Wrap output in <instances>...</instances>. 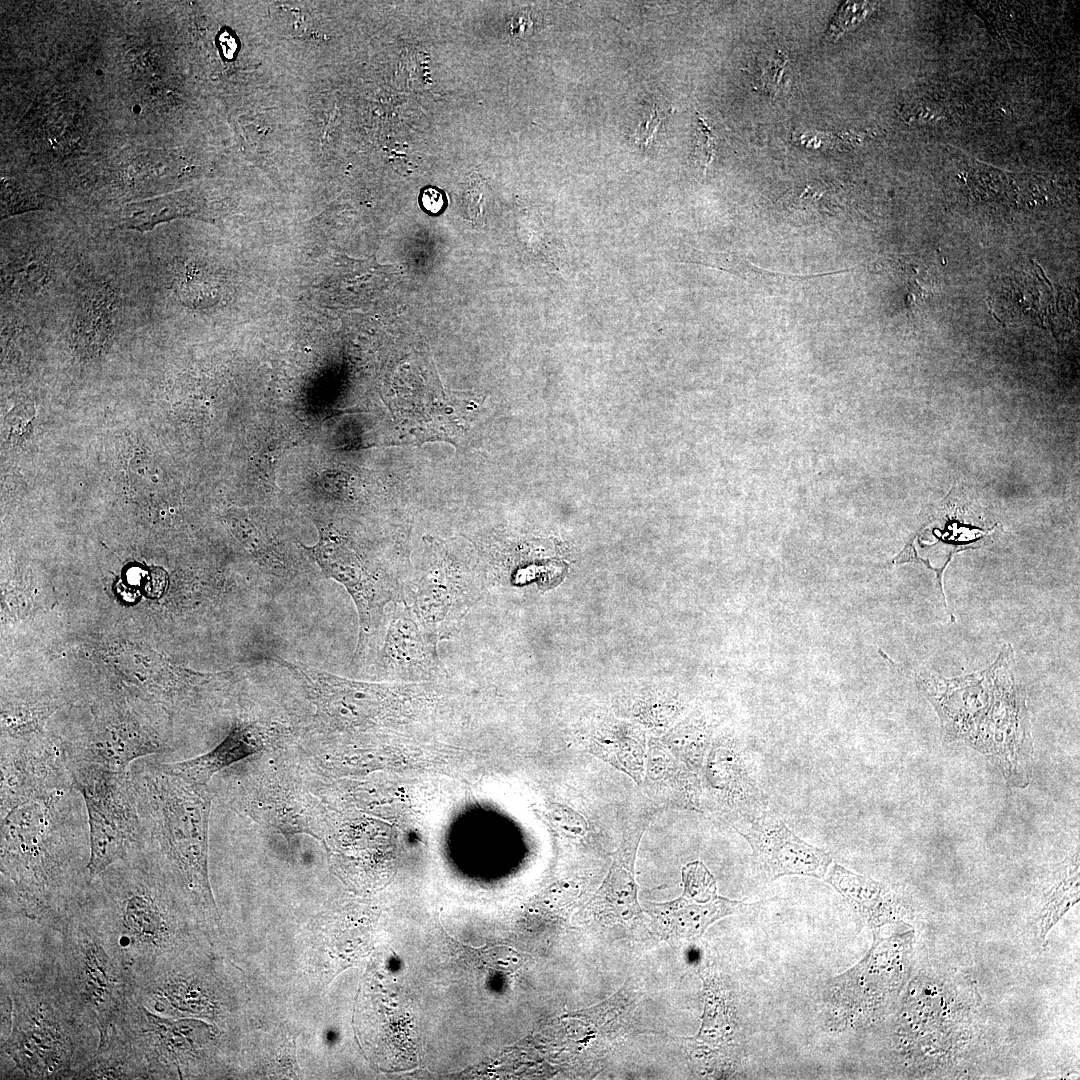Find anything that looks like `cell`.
<instances>
[{"instance_id":"1","label":"cell","mask_w":1080,"mask_h":1080,"mask_svg":"<svg viewBox=\"0 0 1080 1080\" xmlns=\"http://www.w3.org/2000/svg\"><path fill=\"white\" fill-rule=\"evenodd\" d=\"M1 920L56 929L89 881L85 803L66 772L1 812Z\"/></svg>"},{"instance_id":"2","label":"cell","mask_w":1080,"mask_h":1080,"mask_svg":"<svg viewBox=\"0 0 1080 1080\" xmlns=\"http://www.w3.org/2000/svg\"><path fill=\"white\" fill-rule=\"evenodd\" d=\"M1010 643L983 670L947 678L929 669L916 684L935 708L943 739L963 741L985 755L1007 783H1029L1033 740L1026 690L1016 676Z\"/></svg>"},{"instance_id":"3","label":"cell","mask_w":1080,"mask_h":1080,"mask_svg":"<svg viewBox=\"0 0 1080 1080\" xmlns=\"http://www.w3.org/2000/svg\"><path fill=\"white\" fill-rule=\"evenodd\" d=\"M177 886L144 844L90 879L77 903L129 976L183 952Z\"/></svg>"},{"instance_id":"4","label":"cell","mask_w":1080,"mask_h":1080,"mask_svg":"<svg viewBox=\"0 0 1080 1080\" xmlns=\"http://www.w3.org/2000/svg\"><path fill=\"white\" fill-rule=\"evenodd\" d=\"M1 991L10 1000V1030L1 1052L10 1075L24 1079H73L94 1056L99 1033L74 1011L58 981L50 933L36 957H1Z\"/></svg>"},{"instance_id":"5","label":"cell","mask_w":1080,"mask_h":1080,"mask_svg":"<svg viewBox=\"0 0 1080 1080\" xmlns=\"http://www.w3.org/2000/svg\"><path fill=\"white\" fill-rule=\"evenodd\" d=\"M144 845L203 912L214 910L206 869L209 799L199 786L167 771L162 763L134 762L129 768Z\"/></svg>"},{"instance_id":"6","label":"cell","mask_w":1080,"mask_h":1080,"mask_svg":"<svg viewBox=\"0 0 1080 1080\" xmlns=\"http://www.w3.org/2000/svg\"><path fill=\"white\" fill-rule=\"evenodd\" d=\"M78 901V900H77ZM51 946L60 986L76 1014L103 1038L131 997L129 974L76 902L56 929Z\"/></svg>"},{"instance_id":"7","label":"cell","mask_w":1080,"mask_h":1080,"mask_svg":"<svg viewBox=\"0 0 1080 1080\" xmlns=\"http://www.w3.org/2000/svg\"><path fill=\"white\" fill-rule=\"evenodd\" d=\"M67 767L87 811L90 880L144 843L137 797L129 770Z\"/></svg>"},{"instance_id":"8","label":"cell","mask_w":1080,"mask_h":1080,"mask_svg":"<svg viewBox=\"0 0 1080 1080\" xmlns=\"http://www.w3.org/2000/svg\"><path fill=\"white\" fill-rule=\"evenodd\" d=\"M905 936L878 937L854 967L831 979L824 990L826 1026L843 1031L878 1016L899 992L906 974Z\"/></svg>"},{"instance_id":"9","label":"cell","mask_w":1080,"mask_h":1080,"mask_svg":"<svg viewBox=\"0 0 1080 1080\" xmlns=\"http://www.w3.org/2000/svg\"><path fill=\"white\" fill-rule=\"evenodd\" d=\"M141 1055L149 1079L183 1078L193 1067L206 1065L213 1045L203 1025L173 1021L130 999L115 1023Z\"/></svg>"},{"instance_id":"10","label":"cell","mask_w":1080,"mask_h":1080,"mask_svg":"<svg viewBox=\"0 0 1080 1080\" xmlns=\"http://www.w3.org/2000/svg\"><path fill=\"white\" fill-rule=\"evenodd\" d=\"M314 546L300 544L324 574L337 581L352 597L359 616L355 658L360 660L380 645L385 606L398 596L397 583L369 570L346 540L329 525L318 528Z\"/></svg>"},{"instance_id":"11","label":"cell","mask_w":1080,"mask_h":1080,"mask_svg":"<svg viewBox=\"0 0 1080 1080\" xmlns=\"http://www.w3.org/2000/svg\"><path fill=\"white\" fill-rule=\"evenodd\" d=\"M737 831L751 847L754 874L764 881L787 875L823 878L832 863L830 853L800 839L767 812L751 821L746 832Z\"/></svg>"},{"instance_id":"12","label":"cell","mask_w":1080,"mask_h":1080,"mask_svg":"<svg viewBox=\"0 0 1080 1080\" xmlns=\"http://www.w3.org/2000/svg\"><path fill=\"white\" fill-rule=\"evenodd\" d=\"M682 884L679 898L649 904L650 913L668 937L698 938L715 921L749 906L718 895L715 878L700 861L682 868Z\"/></svg>"},{"instance_id":"13","label":"cell","mask_w":1080,"mask_h":1080,"mask_svg":"<svg viewBox=\"0 0 1080 1080\" xmlns=\"http://www.w3.org/2000/svg\"><path fill=\"white\" fill-rule=\"evenodd\" d=\"M704 784L714 809L731 818L753 821L764 813L766 799L738 743L717 739L707 756Z\"/></svg>"},{"instance_id":"14","label":"cell","mask_w":1080,"mask_h":1080,"mask_svg":"<svg viewBox=\"0 0 1080 1080\" xmlns=\"http://www.w3.org/2000/svg\"><path fill=\"white\" fill-rule=\"evenodd\" d=\"M996 527V526H995ZM983 529L959 521L945 520L939 516L928 519L915 531L903 550L894 558L893 563H922L936 574L942 600L946 605L943 590V574L958 552L976 549L985 545L996 529Z\"/></svg>"},{"instance_id":"15","label":"cell","mask_w":1080,"mask_h":1080,"mask_svg":"<svg viewBox=\"0 0 1080 1080\" xmlns=\"http://www.w3.org/2000/svg\"><path fill=\"white\" fill-rule=\"evenodd\" d=\"M826 882L859 913L873 930L910 917L911 907L891 886L834 864Z\"/></svg>"},{"instance_id":"16","label":"cell","mask_w":1080,"mask_h":1080,"mask_svg":"<svg viewBox=\"0 0 1080 1080\" xmlns=\"http://www.w3.org/2000/svg\"><path fill=\"white\" fill-rule=\"evenodd\" d=\"M644 827L637 825L625 836L614 854L606 879L592 900L594 910L601 918L627 921L642 915L634 862Z\"/></svg>"},{"instance_id":"17","label":"cell","mask_w":1080,"mask_h":1080,"mask_svg":"<svg viewBox=\"0 0 1080 1080\" xmlns=\"http://www.w3.org/2000/svg\"><path fill=\"white\" fill-rule=\"evenodd\" d=\"M382 639L383 666L395 670H428L439 666L436 640L424 630L408 606L395 609Z\"/></svg>"},{"instance_id":"18","label":"cell","mask_w":1080,"mask_h":1080,"mask_svg":"<svg viewBox=\"0 0 1080 1080\" xmlns=\"http://www.w3.org/2000/svg\"><path fill=\"white\" fill-rule=\"evenodd\" d=\"M646 762L643 782L650 794L683 809H700L703 790L697 773L658 741L649 743Z\"/></svg>"},{"instance_id":"19","label":"cell","mask_w":1080,"mask_h":1080,"mask_svg":"<svg viewBox=\"0 0 1080 1080\" xmlns=\"http://www.w3.org/2000/svg\"><path fill=\"white\" fill-rule=\"evenodd\" d=\"M73 1079H149L146 1065L128 1037L113 1024L99 1039L91 1060Z\"/></svg>"},{"instance_id":"20","label":"cell","mask_w":1080,"mask_h":1080,"mask_svg":"<svg viewBox=\"0 0 1080 1080\" xmlns=\"http://www.w3.org/2000/svg\"><path fill=\"white\" fill-rule=\"evenodd\" d=\"M589 751L642 785L645 773V746L640 735L624 727L601 730L587 741Z\"/></svg>"},{"instance_id":"21","label":"cell","mask_w":1080,"mask_h":1080,"mask_svg":"<svg viewBox=\"0 0 1080 1080\" xmlns=\"http://www.w3.org/2000/svg\"><path fill=\"white\" fill-rule=\"evenodd\" d=\"M115 303V294L108 285L89 292L82 299L74 322L75 339L81 346H101L108 339L113 327Z\"/></svg>"},{"instance_id":"22","label":"cell","mask_w":1080,"mask_h":1080,"mask_svg":"<svg viewBox=\"0 0 1080 1080\" xmlns=\"http://www.w3.org/2000/svg\"><path fill=\"white\" fill-rule=\"evenodd\" d=\"M1044 904L1035 920L1039 940L1044 942L1051 928L1079 901V856L1064 861L1045 895Z\"/></svg>"},{"instance_id":"23","label":"cell","mask_w":1080,"mask_h":1080,"mask_svg":"<svg viewBox=\"0 0 1080 1080\" xmlns=\"http://www.w3.org/2000/svg\"><path fill=\"white\" fill-rule=\"evenodd\" d=\"M713 732L712 722L702 714L687 718L661 742L690 770L699 773Z\"/></svg>"},{"instance_id":"24","label":"cell","mask_w":1080,"mask_h":1080,"mask_svg":"<svg viewBox=\"0 0 1080 1080\" xmlns=\"http://www.w3.org/2000/svg\"><path fill=\"white\" fill-rule=\"evenodd\" d=\"M48 268L47 257L31 251L10 262L4 269L2 280L10 292L27 296L43 287L48 276Z\"/></svg>"},{"instance_id":"25","label":"cell","mask_w":1080,"mask_h":1080,"mask_svg":"<svg viewBox=\"0 0 1080 1080\" xmlns=\"http://www.w3.org/2000/svg\"><path fill=\"white\" fill-rule=\"evenodd\" d=\"M705 987L707 988L705 1013L697 1038L716 1043L730 1041L734 1031V1022L731 1006L724 997L725 993L714 989L713 984H707Z\"/></svg>"},{"instance_id":"26","label":"cell","mask_w":1080,"mask_h":1080,"mask_svg":"<svg viewBox=\"0 0 1080 1080\" xmlns=\"http://www.w3.org/2000/svg\"><path fill=\"white\" fill-rule=\"evenodd\" d=\"M695 160L705 169L713 159L714 136L704 120L700 119L694 150Z\"/></svg>"},{"instance_id":"27","label":"cell","mask_w":1080,"mask_h":1080,"mask_svg":"<svg viewBox=\"0 0 1080 1080\" xmlns=\"http://www.w3.org/2000/svg\"><path fill=\"white\" fill-rule=\"evenodd\" d=\"M420 202L423 209L430 214L441 212L445 205L442 192L435 187H427L422 190Z\"/></svg>"},{"instance_id":"28","label":"cell","mask_w":1080,"mask_h":1080,"mask_svg":"<svg viewBox=\"0 0 1080 1080\" xmlns=\"http://www.w3.org/2000/svg\"><path fill=\"white\" fill-rule=\"evenodd\" d=\"M664 114L654 107L648 120L641 126V132L636 133V139L644 145H648L654 138L655 132L663 119Z\"/></svg>"},{"instance_id":"29","label":"cell","mask_w":1080,"mask_h":1080,"mask_svg":"<svg viewBox=\"0 0 1080 1080\" xmlns=\"http://www.w3.org/2000/svg\"><path fill=\"white\" fill-rule=\"evenodd\" d=\"M167 576L166 573L157 568L151 573L150 579L145 587V592L149 597H159L166 588Z\"/></svg>"}]
</instances>
